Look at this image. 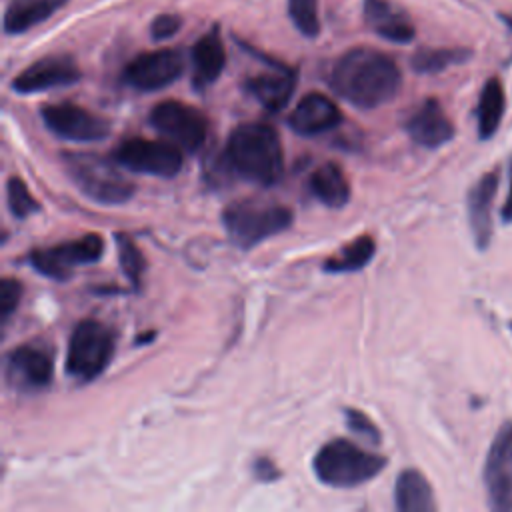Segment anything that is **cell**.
<instances>
[{"mask_svg": "<svg viewBox=\"0 0 512 512\" xmlns=\"http://www.w3.org/2000/svg\"><path fill=\"white\" fill-rule=\"evenodd\" d=\"M150 124L156 132L188 152H196L208 136V118L198 108L178 100L156 104L150 112Z\"/></svg>", "mask_w": 512, "mask_h": 512, "instance_id": "obj_9", "label": "cell"}, {"mask_svg": "<svg viewBox=\"0 0 512 512\" xmlns=\"http://www.w3.org/2000/svg\"><path fill=\"white\" fill-rule=\"evenodd\" d=\"M504 106H506V100H504V88L500 80L498 78L486 80L476 106L480 140H488L496 134L504 116Z\"/></svg>", "mask_w": 512, "mask_h": 512, "instance_id": "obj_24", "label": "cell"}, {"mask_svg": "<svg viewBox=\"0 0 512 512\" xmlns=\"http://www.w3.org/2000/svg\"><path fill=\"white\" fill-rule=\"evenodd\" d=\"M114 242H116V254H118V264L124 272V276L130 280V284L134 288H140L142 284V276L146 270V260L142 250L136 246V242L122 232L114 234Z\"/></svg>", "mask_w": 512, "mask_h": 512, "instance_id": "obj_27", "label": "cell"}, {"mask_svg": "<svg viewBox=\"0 0 512 512\" xmlns=\"http://www.w3.org/2000/svg\"><path fill=\"white\" fill-rule=\"evenodd\" d=\"M226 66V50L218 26L202 34L192 46V84L204 90L214 84Z\"/></svg>", "mask_w": 512, "mask_h": 512, "instance_id": "obj_19", "label": "cell"}, {"mask_svg": "<svg viewBox=\"0 0 512 512\" xmlns=\"http://www.w3.org/2000/svg\"><path fill=\"white\" fill-rule=\"evenodd\" d=\"M294 222L290 206L244 198L228 204L222 212V224L230 242L242 250H250L284 230Z\"/></svg>", "mask_w": 512, "mask_h": 512, "instance_id": "obj_4", "label": "cell"}, {"mask_svg": "<svg viewBox=\"0 0 512 512\" xmlns=\"http://www.w3.org/2000/svg\"><path fill=\"white\" fill-rule=\"evenodd\" d=\"M54 378L52 356L34 344H20L6 354V380L20 392H38Z\"/></svg>", "mask_w": 512, "mask_h": 512, "instance_id": "obj_13", "label": "cell"}, {"mask_svg": "<svg viewBox=\"0 0 512 512\" xmlns=\"http://www.w3.org/2000/svg\"><path fill=\"white\" fill-rule=\"evenodd\" d=\"M344 420H346V426H348L350 432H354L356 436L364 438L366 442H370V444H374V446L380 444L382 436H380L378 426H376L362 410H358V408H346V410H344Z\"/></svg>", "mask_w": 512, "mask_h": 512, "instance_id": "obj_30", "label": "cell"}, {"mask_svg": "<svg viewBox=\"0 0 512 512\" xmlns=\"http://www.w3.org/2000/svg\"><path fill=\"white\" fill-rule=\"evenodd\" d=\"M60 158L72 184L92 202L114 206L134 196L136 186L118 170L116 160L94 152H62Z\"/></svg>", "mask_w": 512, "mask_h": 512, "instance_id": "obj_3", "label": "cell"}, {"mask_svg": "<svg viewBox=\"0 0 512 512\" xmlns=\"http://www.w3.org/2000/svg\"><path fill=\"white\" fill-rule=\"evenodd\" d=\"M44 126L62 140L98 142L110 136V120L72 102L48 104L40 112Z\"/></svg>", "mask_w": 512, "mask_h": 512, "instance_id": "obj_10", "label": "cell"}, {"mask_svg": "<svg viewBox=\"0 0 512 512\" xmlns=\"http://www.w3.org/2000/svg\"><path fill=\"white\" fill-rule=\"evenodd\" d=\"M394 504L400 512H432L436 510L434 492L426 476L414 468L398 474L394 486Z\"/></svg>", "mask_w": 512, "mask_h": 512, "instance_id": "obj_22", "label": "cell"}, {"mask_svg": "<svg viewBox=\"0 0 512 512\" xmlns=\"http://www.w3.org/2000/svg\"><path fill=\"white\" fill-rule=\"evenodd\" d=\"M364 22L378 36L396 44H408L416 36L408 14L390 0H364Z\"/></svg>", "mask_w": 512, "mask_h": 512, "instance_id": "obj_18", "label": "cell"}, {"mask_svg": "<svg viewBox=\"0 0 512 512\" xmlns=\"http://www.w3.org/2000/svg\"><path fill=\"white\" fill-rule=\"evenodd\" d=\"M310 194L328 208H344L350 202V182L334 162H324L308 178Z\"/></svg>", "mask_w": 512, "mask_h": 512, "instance_id": "obj_21", "label": "cell"}, {"mask_svg": "<svg viewBox=\"0 0 512 512\" xmlns=\"http://www.w3.org/2000/svg\"><path fill=\"white\" fill-rule=\"evenodd\" d=\"M6 202L10 214L18 220H24L40 210V202L30 194L26 182L20 176H10L6 182Z\"/></svg>", "mask_w": 512, "mask_h": 512, "instance_id": "obj_28", "label": "cell"}, {"mask_svg": "<svg viewBox=\"0 0 512 512\" xmlns=\"http://www.w3.org/2000/svg\"><path fill=\"white\" fill-rule=\"evenodd\" d=\"M68 0H10L4 10V32L22 34L54 16Z\"/></svg>", "mask_w": 512, "mask_h": 512, "instance_id": "obj_23", "label": "cell"}, {"mask_svg": "<svg viewBox=\"0 0 512 512\" xmlns=\"http://www.w3.org/2000/svg\"><path fill=\"white\" fill-rule=\"evenodd\" d=\"M22 298V284L16 278H2L0 282V320L6 324L16 312Z\"/></svg>", "mask_w": 512, "mask_h": 512, "instance_id": "obj_31", "label": "cell"}, {"mask_svg": "<svg viewBox=\"0 0 512 512\" xmlns=\"http://www.w3.org/2000/svg\"><path fill=\"white\" fill-rule=\"evenodd\" d=\"M182 26V18L178 14H160L150 24V36L154 40H168L172 38Z\"/></svg>", "mask_w": 512, "mask_h": 512, "instance_id": "obj_32", "label": "cell"}, {"mask_svg": "<svg viewBox=\"0 0 512 512\" xmlns=\"http://www.w3.org/2000/svg\"><path fill=\"white\" fill-rule=\"evenodd\" d=\"M328 84L352 106L374 110L394 100L402 84V74L394 58L386 52L358 46L334 62Z\"/></svg>", "mask_w": 512, "mask_h": 512, "instance_id": "obj_1", "label": "cell"}, {"mask_svg": "<svg viewBox=\"0 0 512 512\" xmlns=\"http://www.w3.org/2000/svg\"><path fill=\"white\" fill-rule=\"evenodd\" d=\"M252 474L258 482H276L282 476L280 468L266 456H258L252 462Z\"/></svg>", "mask_w": 512, "mask_h": 512, "instance_id": "obj_33", "label": "cell"}, {"mask_svg": "<svg viewBox=\"0 0 512 512\" xmlns=\"http://www.w3.org/2000/svg\"><path fill=\"white\" fill-rule=\"evenodd\" d=\"M224 160L234 174L258 186H272L284 174L282 140L266 122L236 126L228 136Z\"/></svg>", "mask_w": 512, "mask_h": 512, "instance_id": "obj_2", "label": "cell"}, {"mask_svg": "<svg viewBox=\"0 0 512 512\" xmlns=\"http://www.w3.org/2000/svg\"><path fill=\"white\" fill-rule=\"evenodd\" d=\"M500 218L506 224H512V160H510V188H508V196L500 208Z\"/></svg>", "mask_w": 512, "mask_h": 512, "instance_id": "obj_34", "label": "cell"}, {"mask_svg": "<svg viewBox=\"0 0 512 512\" xmlns=\"http://www.w3.org/2000/svg\"><path fill=\"white\" fill-rule=\"evenodd\" d=\"M342 112L336 102L320 92L306 94L290 112L288 126L300 136H318L338 128Z\"/></svg>", "mask_w": 512, "mask_h": 512, "instance_id": "obj_16", "label": "cell"}, {"mask_svg": "<svg viewBox=\"0 0 512 512\" xmlns=\"http://www.w3.org/2000/svg\"><path fill=\"white\" fill-rule=\"evenodd\" d=\"M410 140L422 148H440L454 138V124L436 98H426L404 122Z\"/></svg>", "mask_w": 512, "mask_h": 512, "instance_id": "obj_15", "label": "cell"}, {"mask_svg": "<svg viewBox=\"0 0 512 512\" xmlns=\"http://www.w3.org/2000/svg\"><path fill=\"white\" fill-rule=\"evenodd\" d=\"M386 464L384 456L368 452L346 438H334L314 454L312 470L326 486L354 488L378 476Z\"/></svg>", "mask_w": 512, "mask_h": 512, "instance_id": "obj_5", "label": "cell"}, {"mask_svg": "<svg viewBox=\"0 0 512 512\" xmlns=\"http://www.w3.org/2000/svg\"><path fill=\"white\" fill-rule=\"evenodd\" d=\"M498 190V174L486 172L468 192V222L474 244L478 250H486L492 240V204Z\"/></svg>", "mask_w": 512, "mask_h": 512, "instance_id": "obj_17", "label": "cell"}, {"mask_svg": "<svg viewBox=\"0 0 512 512\" xmlns=\"http://www.w3.org/2000/svg\"><path fill=\"white\" fill-rule=\"evenodd\" d=\"M472 56L466 48H420L414 52L410 66L418 74H438L454 64H462Z\"/></svg>", "mask_w": 512, "mask_h": 512, "instance_id": "obj_26", "label": "cell"}, {"mask_svg": "<svg viewBox=\"0 0 512 512\" xmlns=\"http://www.w3.org/2000/svg\"><path fill=\"white\" fill-rule=\"evenodd\" d=\"M288 14L302 36L316 38L320 34L318 0H288Z\"/></svg>", "mask_w": 512, "mask_h": 512, "instance_id": "obj_29", "label": "cell"}, {"mask_svg": "<svg viewBox=\"0 0 512 512\" xmlns=\"http://www.w3.org/2000/svg\"><path fill=\"white\" fill-rule=\"evenodd\" d=\"M102 254H104L102 236L84 234L76 240L30 250L28 262L38 274L56 282H64L74 274V268L84 264H94L102 258Z\"/></svg>", "mask_w": 512, "mask_h": 512, "instance_id": "obj_7", "label": "cell"}, {"mask_svg": "<svg viewBox=\"0 0 512 512\" xmlns=\"http://www.w3.org/2000/svg\"><path fill=\"white\" fill-rule=\"evenodd\" d=\"M114 330L100 320H82L74 326L66 348V374L80 384L98 378L114 356Z\"/></svg>", "mask_w": 512, "mask_h": 512, "instance_id": "obj_6", "label": "cell"}, {"mask_svg": "<svg viewBox=\"0 0 512 512\" xmlns=\"http://www.w3.org/2000/svg\"><path fill=\"white\" fill-rule=\"evenodd\" d=\"M114 160L136 174H152L158 178H174L180 174L184 158L182 148L174 142L126 138L114 150Z\"/></svg>", "mask_w": 512, "mask_h": 512, "instance_id": "obj_8", "label": "cell"}, {"mask_svg": "<svg viewBox=\"0 0 512 512\" xmlns=\"http://www.w3.org/2000/svg\"><path fill=\"white\" fill-rule=\"evenodd\" d=\"M376 254V242L372 236L364 234L346 244L338 254L326 258L322 262V270L328 274H342V272H358L366 264L372 262Z\"/></svg>", "mask_w": 512, "mask_h": 512, "instance_id": "obj_25", "label": "cell"}, {"mask_svg": "<svg viewBox=\"0 0 512 512\" xmlns=\"http://www.w3.org/2000/svg\"><path fill=\"white\" fill-rule=\"evenodd\" d=\"M296 88V72L284 64L246 80V90L268 110L280 112L292 98Z\"/></svg>", "mask_w": 512, "mask_h": 512, "instance_id": "obj_20", "label": "cell"}, {"mask_svg": "<svg viewBox=\"0 0 512 512\" xmlns=\"http://www.w3.org/2000/svg\"><path fill=\"white\" fill-rule=\"evenodd\" d=\"M484 488L488 506L496 512L512 510V422H504L486 454Z\"/></svg>", "mask_w": 512, "mask_h": 512, "instance_id": "obj_11", "label": "cell"}, {"mask_svg": "<svg viewBox=\"0 0 512 512\" xmlns=\"http://www.w3.org/2000/svg\"><path fill=\"white\" fill-rule=\"evenodd\" d=\"M80 78H82V72L70 56L66 54L44 56L32 62L28 68H24L18 76H14L12 90L18 94H36V92L72 86Z\"/></svg>", "mask_w": 512, "mask_h": 512, "instance_id": "obj_14", "label": "cell"}, {"mask_svg": "<svg viewBox=\"0 0 512 512\" xmlns=\"http://www.w3.org/2000/svg\"><path fill=\"white\" fill-rule=\"evenodd\" d=\"M184 72L182 52L176 48H160L142 52L124 68L122 80L138 92H156L176 82Z\"/></svg>", "mask_w": 512, "mask_h": 512, "instance_id": "obj_12", "label": "cell"}]
</instances>
